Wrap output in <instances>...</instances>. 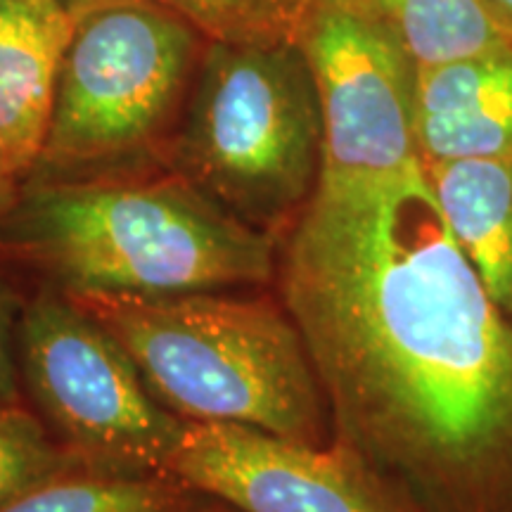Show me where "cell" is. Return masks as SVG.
<instances>
[{
	"instance_id": "3957f363",
	"label": "cell",
	"mask_w": 512,
	"mask_h": 512,
	"mask_svg": "<svg viewBox=\"0 0 512 512\" xmlns=\"http://www.w3.org/2000/svg\"><path fill=\"white\" fill-rule=\"evenodd\" d=\"M72 299L181 420L254 427L316 446L335 441L316 368L283 302L228 290Z\"/></svg>"
},
{
	"instance_id": "30bf717a",
	"label": "cell",
	"mask_w": 512,
	"mask_h": 512,
	"mask_svg": "<svg viewBox=\"0 0 512 512\" xmlns=\"http://www.w3.org/2000/svg\"><path fill=\"white\" fill-rule=\"evenodd\" d=\"M74 27L57 0H0V150L22 183L46 143Z\"/></svg>"
},
{
	"instance_id": "277c9868",
	"label": "cell",
	"mask_w": 512,
	"mask_h": 512,
	"mask_svg": "<svg viewBox=\"0 0 512 512\" xmlns=\"http://www.w3.org/2000/svg\"><path fill=\"white\" fill-rule=\"evenodd\" d=\"M166 166L278 240L323 174V114L299 43H207Z\"/></svg>"
},
{
	"instance_id": "ba28073f",
	"label": "cell",
	"mask_w": 512,
	"mask_h": 512,
	"mask_svg": "<svg viewBox=\"0 0 512 512\" xmlns=\"http://www.w3.org/2000/svg\"><path fill=\"white\" fill-rule=\"evenodd\" d=\"M169 475L235 512H430L342 441L185 422Z\"/></svg>"
},
{
	"instance_id": "d6986e66",
	"label": "cell",
	"mask_w": 512,
	"mask_h": 512,
	"mask_svg": "<svg viewBox=\"0 0 512 512\" xmlns=\"http://www.w3.org/2000/svg\"><path fill=\"white\" fill-rule=\"evenodd\" d=\"M57 3H62V5H67L69 10H74L76 15H79L81 10H86V8H91V5H95V3H100V0H57Z\"/></svg>"
},
{
	"instance_id": "6da1fadb",
	"label": "cell",
	"mask_w": 512,
	"mask_h": 512,
	"mask_svg": "<svg viewBox=\"0 0 512 512\" xmlns=\"http://www.w3.org/2000/svg\"><path fill=\"white\" fill-rule=\"evenodd\" d=\"M275 280L337 441L430 512H512V323L425 164L320 178L278 238Z\"/></svg>"
},
{
	"instance_id": "52a82bcc",
	"label": "cell",
	"mask_w": 512,
	"mask_h": 512,
	"mask_svg": "<svg viewBox=\"0 0 512 512\" xmlns=\"http://www.w3.org/2000/svg\"><path fill=\"white\" fill-rule=\"evenodd\" d=\"M323 114L325 181H380L425 162L415 136L418 64L366 0H316L299 36Z\"/></svg>"
},
{
	"instance_id": "8992f818",
	"label": "cell",
	"mask_w": 512,
	"mask_h": 512,
	"mask_svg": "<svg viewBox=\"0 0 512 512\" xmlns=\"http://www.w3.org/2000/svg\"><path fill=\"white\" fill-rule=\"evenodd\" d=\"M17 349L22 384L74 458L93 470L169 475L185 420L69 294L48 285L22 304Z\"/></svg>"
},
{
	"instance_id": "8fae6325",
	"label": "cell",
	"mask_w": 512,
	"mask_h": 512,
	"mask_svg": "<svg viewBox=\"0 0 512 512\" xmlns=\"http://www.w3.org/2000/svg\"><path fill=\"white\" fill-rule=\"evenodd\" d=\"M453 240L512 323V159L425 164Z\"/></svg>"
},
{
	"instance_id": "9c48e42d",
	"label": "cell",
	"mask_w": 512,
	"mask_h": 512,
	"mask_svg": "<svg viewBox=\"0 0 512 512\" xmlns=\"http://www.w3.org/2000/svg\"><path fill=\"white\" fill-rule=\"evenodd\" d=\"M415 136L425 164L512 159V43L418 67Z\"/></svg>"
},
{
	"instance_id": "7c38bea8",
	"label": "cell",
	"mask_w": 512,
	"mask_h": 512,
	"mask_svg": "<svg viewBox=\"0 0 512 512\" xmlns=\"http://www.w3.org/2000/svg\"><path fill=\"white\" fill-rule=\"evenodd\" d=\"M200 496L171 475L74 467L0 512H207Z\"/></svg>"
},
{
	"instance_id": "ac0fdd59",
	"label": "cell",
	"mask_w": 512,
	"mask_h": 512,
	"mask_svg": "<svg viewBox=\"0 0 512 512\" xmlns=\"http://www.w3.org/2000/svg\"><path fill=\"white\" fill-rule=\"evenodd\" d=\"M505 41L512 43V0H482Z\"/></svg>"
},
{
	"instance_id": "5b68a950",
	"label": "cell",
	"mask_w": 512,
	"mask_h": 512,
	"mask_svg": "<svg viewBox=\"0 0 512 512\" xmlns=\"http://www.w3.org/2000/svg\"><path fill=\"white\" fill-rule=\"evenodd\" d=\"M207 43L150 0H100L81 10L29 178L166 166Z\"/></svg>"
},
{
	"instance_id": "7a4b0ae2",
	"label": "cell",
	"mask_w": 512,
	"mask_h": 512,
	"mask_svg": "<svg viewBox=\"0 0 512 512\" xmlns=\"http://www.w3.org/2000/svg\"><path fill=\"white\" fill-rule=\"evenodd\" d=\"M0 247L64 294L235 290L275 280L278 240L169 166L88 178H27Z\"/></svg>"
},
{
	"instance_id": "9a60e30c",
	"label": "cell",
	"mask_w": 512,
	"mask_h": 512,
	"mask_svg": "<svg viewBox=\"0 0 512 512\" xmlns=\"http://www.w3.org/2000/svg\"><path fill=\"white\" fill-rule=\"evenodd\" d=\"M86 467L22 403L0 406V510L62 472Z\"/></svg>"
},
{
	"instance_id": "5bb4252c",
	"label": "cell",
	"mask_w": 512,
	"mask_h": 512,
	"mask_svg": "<svg viewBox=\"0 0 512 512\" xmlns=\"http://www.w3.org/2000/svg\"><path fill=\"white\" fill-rule=\"evenodd\" d=\"M209 43H297L316 0H150Z\"/></svg>"
},
{
	"instance_id": "2e32d148",
	"label": "cell",
	"mask_w": 512,
	"mask_h": 512,
	"mask_svg": "<svg viewBox=\"0 0 512 512\" xmlns=\"http://www.w3.org/2000/svg\"><path fill=\"white\" fill-rule=\"evenodd\" d=\"M22 306L0 278V406L22 403V370H19L17 330Z\"/></svg>"
},
{
	"instance_id": "4fadbf2b",
	"label": "cell",
	"mask_w": 512,
	"mask_h": 512,
	"mask_svg": "<svg viewBox=\"0 0 512 512\" xmlns=\"http://www.w3.org/2000/svg\"><path fill=\"white\" fill-rule=\"evenodd\" d=\"M418 67L465 60L505 46L482 0H366Z\"/></svg>"
},
{
	"instance_id": "e0dca14e",
	"label": "cell",
	"mask_w": 512,
	"mask_h": 512,
	"mask_svg": "<svg viewBox=\"0 0 512 512\" xmlns=\"http://www.w3.org/2000/svg\"><path fill=\"white\" fill-rule=\"evenodd\" d=\"M19 190H22V178L12 171L8 157L0 150V228H3L5 219H8L12 207L17 204Z\"/></svg>"
}]
</instances>
